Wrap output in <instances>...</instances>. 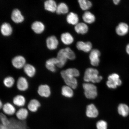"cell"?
Wrapping results in <instances>:
<instances>
[{
	"label": "cell",
	"mask_w": 129,
	"mask_h": 129,
	"mask_svg": "<svg viewBox=\"0 0 129 129\" xmlns=\"http://www.w3.org/2000/svg\"><path fill=\"white\" fill-rule=\"evenodd\" d=\"M99 72L96 69L88 68L85 71L84 80L87 82H91L93 83H98L102 79V77L98 75Z\"/></svg>",
	"instance_id": "cell-1"
},
{
	"label": "cell",
	"mask_w": 129,
	"mask_h": 129,
	"mask_svg": "<svg viewBox=\"0 0 129 129\" xmlns=\"http://www.w3.org/2000/svg\"><path fill=\"white\" fill-rule=\"evenodd\" d=\"M83 87L86 98L89 99H93L96 97L98 92L95 85L91 83H85L83 84Z\"/></svg>",
	"instance_id": "cell-2"
},
{
	"label": "cell",
	"mask_w": 129,
	"mask_h": 129,
	"mask_svg": "<svg viewBox=\"0 0 129 129\" xmlns=\"http://www.w3.org/2000/svg\"><path fill=\"white\" fill-rule=\"evenodd\" d=\"M108 79L106 84L110 88L115 89L122 84V81L117 74H113L109 76Z\"/></svg>",
	"instance_id": "cell-3"
},
{
	"label": "cell",
	"mask_w": 129,
	"mask_h": 129,
	"mask_svg": "<svg viewBox=\"0 0 129 129\" xmlns=\"http://www.w3.org/2000/svg\"><path fill=\"white\" fill-rule=\"evenodd\" d=\"M101 55V51L97 49H93L89 53V58L92 65L96 67L100 62V57Z\"/></svg>",
	"instance_id": "cell-4"
},
{
	"label": "cell",
	"mask_w": 129,
	"mask_h": 129,
	"mask_svg": "<svg viewBox=\"0 0 129 129\" xmlns=\"http://www.w3.org/2000/svg\"><path fill=\"white\" fill-rule=\"evenodd\" d=\"M76 48L79 51L86 53H90L93 49L92 43L90 41H79L76 45Z\"/></svg>",
	"instance_id": "cell-5"
},
{
	"label": "cell",
	"mask_w": 129,
	"mask_h": 129,
	"mask_svg": "<svg viewBox=\"0 0 129 129\" xmlns=\"http://www.w3.org/2000/svg\"><path fill=\"white\" fill-rule=\"evenodd\" d=\"M26 61L23 56L18 55L13 58L12 60V65L14 68L17 69L23 68L25 65Z\"/></svg>",
	"instance_id": "cell-6"
},
{
	"label": "cell",
	"mask_w": 129,
	"mask_h": 129,
	"mask_svg": "<svg viewBox=\"0 0 129 129\" xmlns=\"http://www.w3.org/2000/svg\"><path fill=\"white\" fill-rule=\"evenodd\" d=\"M10 124L7 126L9 129H27L26 123L25 121H19L14 118L10 119Z\"/></svg>",
	"instance_id": "cell-7"
},
{
	"label": "cell",
	"mask_w": 129,
	"mask_h": 129,
	"mask_svg": "<svg viewBox=\"0 0 129 129\" xmlns=\"http://www.w3.org/2000/svg\"><path fill=\"white\" fill-rule=\"evenodd\" d=\"M61 77L63 79L64 82L68 86L70 87L73 89L77 88V80L75 77L69 76L64 73L63 71L60 73Z\"/></svg>",
	"instance_id": "cell-8"
},
{
	"label": "cell",
	"mask_w": 129,
	"mask_h": 129,
	"mask_svg": "<svg viewBox=\"0 0 129 129\" xmlns=\"http://www.w3.org/2000/svg\"><path fill=\"white\" fill-rule=\"evenodd\" d=\"M38 93L42 97L48 98L50 96L51 94V89L47 84H41L38 87Z\"/></svg>",
	"instance_id": "cell-9"
},
{
	"label": "cell",
	"mask_w": 129,
	"mask_h": 129,
	"mask_svg": "<svg viewBox=\"0 0 129 129\" xmlns=\"http://www.w3.org/2000/svg\"><path fill=\"white\" fill-rule=\"evenodd\" d=\"M56 58L59 60V63L56 67L59 68H62L64 67L68 60L64 48L59 50L58 52Z\"/></svg>",
	"instance_id": "cell-10"
},
{
	"label": "cell",
	"mask_w": 129,
	"mask_h": 129,
	"mask_svg": "<svg viewBox=\"0 0 129 129\" xmlns=\"http://www.w3.org/2000/svg\"><path fill=\"white\" fill-rule=\"evenodd\" d=\"M11 18L16 23H22L24 20V17L21 11L18 9L13 10L11 14Z\"/></svg>",
	"instance_id": "cell-11"
},
{
	"label": "cell",
	"mask_w": 129,
	"mask_h": 129,
	"mask_svg": "<svg viewBox=\"0 0 129 129\" xmlns=\"http://www.w3.org/2000/svg\"><path fill=\"white\" fill-rule=\"evenodd\" d=\"M47 47L50 50H54L57 48L59 41L55 36L51 35L48 37L46 40Z\"/></svg>",
	"instance_id": "cell-12"
},
{
	"label": "cell",
	"mask_w": 129,
	"mask_h": 129,
	"mask_svg": "<svg viewBox=\"0 0 129 129\" xmlns=\"http://www.w3.org/2000/svg\"><path fill=\"white\" fill-rule=\"evenodd\" d=\"M29 83L28 80L23 77H19L17 83V87L19 91H25L28 89Z\"/></svg>",
	"instance_id": "cell-13"
},
{
	"label": "cell",
	"mask_w": 129,
	"mask_h": 129,
	"mask_svg": "<svg viewBox=\"0 0 129 129\" xmlns=\"http://www.w3.org/2000/svg\"><path fill=\"white\" fill-rule=\"evenodd\" d=\"M59 63V60L56 57H52L48 59L46 61L45 66L48 71L54 73L56 72V67Z\"/></svg>",
	"instance_id": "cell-14"
},
{
	"label": "cell",
	"mask_w": 129,
	"mask_h": 129,
	"mask_svg": "<svg viewBox=\"0 0 129 129\" xmlns=\"http://www.w3.org/2000/svg\"><path fill=\"white\" fill-rule=\"evenodd\" d=\"M74 30L75 32L78 34L85 35L88 33L89 27L87 24L84 22H79L75 26Z\"/></svg>",
	"instance_id": "cell-15"
},
{
	"label": "cell",
	"mask_w": 129,
	"mask_h": 129,
	"mask_svg": "<svg viewBox=\"0 0 129 129\" xmlns=\"http://www.w3.org/2000/svg\"><path fill=\"white\" fill-rule=\"evenodd\" d=\"M128 26L124 22H120L115 28V32L119 36H125L128 33Z\"/></svg>",
	"instance_id": "cell-16"
},
{
	"label": "cell",
	"mask_w": 129,
	"mask_h": 129,
	"mask_svg": "<svg viewBox=\"0 0 129 129\" xmlns=\"http://www.w3.org/2000/svg\"><path fill=\"white\" fill-rule=\"evenodd\" d=\"M66 19L68 23L75 26L79 22V18L78 14L73 12L68 14Z\"/></svg>",
	"instance_id": "cell-17"
},
{
	"label": "cell",
	"mask_w": 129,
	"mask_h": 129,
	"mask_svg": "<svg viewBox=\"0 0 129 129\" xmlns=\"http://www.w3.org/2000/svg\"><path fill=\"white\" fill-rule=\"evenodd\" d=\"M82 19L84 23L87 24H93L95 21V16L90 11H85L83 14Z\"/></svg>",
	"instance_id": "cell-18"
},
{
	"label": "cell",
	"mask_w": 129,
	"mask_h": 129,
	"mask_svg": "<svg viewBox=\"0 0 129 129\" xmlns=\"http://www.w3.org/2000/svg\"><path fill=\"white\" fill-rule=\"evenodd\" d=\"M60 39L62 43L66 45L72 44L75 40L73 36L69 32L62 33L61 35Z\"/></svg>",
	"instance_id": "cell-19"
},
{
	"label": "cell",
	"mask_w": 129,
	"mask_h": 129,
	"mask_svg": "<svg viewBox=\"0 0 129 129\" xmlns=\"http://www.w3.org/2000/svg\"><path fill=\"white\" fill-rule=\"evenodd\" d=\"M31 27L34 32L38 34L43 33L45 29L44 24L42 22L38 21L33 22L31 24Z\"/></svg>",
	"instance_id": "cell-20"
},
{
	"label": "cell",
	"mask_w": 129,
	"mask_h": 129,
	"mask_svg": "<svg viewBox=\"0 0 129 129\" xmlns=\"http://www.w3.org/2000/svg\"><path fill=\"white\" fill-rule=\"evenodd\" d=\"M1 31L3 36H9L12 33V28L10 24L7 22H4L1 25Z\"/></svg>",
	"instance_id": "cell-21"
},
{
	"label": "cell",
	"mask_w": 129,
	"mask_h": 129,
	"mask_svg": "<svg viewBox=\"0 0 129 129\" xmlns=\"http://www.w3.org/2000/svg\"><path fill=\"white\" fill-rule=\"evenodd\" d=\"M24 72L27 76L32 78L36 75V69L33 65L29 64H26L23 68Z\"/></svg>",
	"instance_id": "cell-22"
},
{
	"label": "cell",
	"mask_w": 129,
	"mask_h": 129,
	"mask_svg": "<svg viewBox=\"0 0 129 129\" xmlns=\"http://www.w3.org/2000/svg\"><path fill=\"white\" fill-rule=\"evenodd\" d=\"M2 109L4 114L9 115H12L16 113V109L14 106L9 103H6L4 104Z\"/></svg>",
	"instance_id": "cell-23"
},
{
	"label": "cell",
	"mask_w": 129,
	"mask_h": 129,
	"mask_svg": "<svg viewBox=\"0 0 129 129\" xmlns=\"http://www.w3.org/2000/svg\"><path fill=\"white\" fill-rule=\"evenodd\" d=\"M41 105L40 101L36 99L30 100L27 106L29 111L32 112H36L40 107Z\"/></svg>",
	"instance_id": "cell-24"
},
{
	"label": "cell",
	"mask_w": 129,
	"mask_h": 129,
	"mask_svg": "<svg viewBox=\"0 0 129 129\" xmlns=\"http://www.w3.org/2000/svg\"><path fill=\"white\" fill-rule=\"evenodd\" d=\"M44 5L46 10L52 13L56 12L57 5L54 0H47L45 2Z\"/></svg>",
	"instance_id": "cell-25"
},
{
	"label": "cell",
	"mask_w": 129,
	"mask_h": 129,
	"mask_svg": "<svg viewBox=\"0 0 129 129\" xmlns=\"http://www.w3.org/2000/svg\"><path fill=\"white\" fill-rule=\"evenodd\" d=\"M87 116L90 118H95L98 115V112L97 109L94 105L91 104L87 106L86 111Z\"/></svg>",
	"instance_id": "cell-26"
},
{
	"label": "cell",
	"mask_w": 129,
	"mask_h": 129,
	"mask_svg": "<svg viewBox=\"0 0 129 129\" xmlns=\"http://www.w3.org/2000/svg\"><path fill=\"white\" fill-rule=\"evenodd\" d=\"M26 102L25 98L22 95H17L13 98V104L18 107H21L25 105Z\"/></svg>",
	"instance_id": "cell-27"
},
{
	"label": "cell",
	"mask_w": 129,
	"mask_h": 129,
	"mask_svg": "<svg viewBox=\"0 0 129 129\" xmlns=\"http://www.w3.org/2000/svg\"><path fill=\"white\" fill-rule=\"evenodd\" d=\"M16 115L19 120L25 121L28 117V110L25 108H21L16 112Z\"/></svg>",
	"instance_id": "cell-28"
},
{
	"label": "cell",
	"mask_w": 129,
	"mask_h": 129,
	"mask_svg": "<svg viewBox=\"0 0 129 129\" xmlns=\"http://www.w3.org/2000/svg\"><path fill=\"white\" fill-rule=\"evenodd\" d=\"M69 9L66 3L62 2L57 5L56 12L58 14H64L68 13Z\"/></svg>",
	"instance_id": "cell-29"
},
{
	"label": "cell",
	"mask_w": 129,
	"mask_h": 129,
	"mask_svg": "<svg viewBox=\"0 0 129 129\" xmlns=\"http://www.w3.org/2000/svg\"><path fill=\"white\" fill-rule=\"evenodd\" d=\"M78 3L81 9L85 12L88 11L93 5L92 3L88 0H79Z\"/></svg>",
	"instance_id": "cell-30"
},
{
	"label": "cell",
	"mask_w": 129,
	"mask_h": 129,
	"mask_svg": "<svg viewBox=\"0 0 129 129\" xmlns=\"http://www.w3.org/2000/svg\"><path fill=\"white\" fill-rule=\"evenodd\" d=\"M118 111L119 114L122 117H126L129 114V108L126 104H121L118 107Z\"/></svg>",
	"instance_id": "cell-31"
},
{
	"label": "cell",
	"mask_w": 129,
	"mask_h": 129,
	"mask_svg": "<svg viewBox=\"0 0 129 129\" xmlns=\"http://www.w3.org/2000/svg\"><path fill=\"white\" fill-rule=\"evenodd\" d=\"M72 88L68 85H64L61 88V93L66 98H71L73 96V91Z\"/></svg>",
	"instance_id": "cell-32"
},
{
	"label": "cell",
	"mask_w": 129,
	"mask_h": 129,
	"mask_svg": "<svg viewBox=\"0 0 129 129\" xmlns=\"http://www.w3.org/2000/svg\"><path fill=\"white\" fill-rule=\"evenodd\" d=\"M15 80L12 76H8L4 79L3 83L5 86L8 88H11L14 86Z\"/></svg>",
	"instance_id": "cell-33"
},
{
	"label": "cell",
	"mask_w": 129,
	"mask_h": 129,
	"mask_svg": "<svg viewBox=\"0 0 129 129\" xmlns=\"http://www.w3.org/2000/svg\"><path fill=\"white\" fill-rule=\"evenodd\" d=\"M63 71L66 75L74 77H78L80 75L79 71L75 68H69Z\"/></svg>",
	"instance_id": "cell-34"
},
{
	"label": "cell",
	"mask_w": 129,
	"mask_h": 129,
	"mask_svg": "<svg viewBox=\"0 0 129 129\" xmlns=\"http://www.w3.org/2000/svg\"><path fill=\"white\" fill-rule=\"evenodd\" d=\"M66 56L68 59L70 60H73L76 58V55L74 51L69 47L64 48Z\"/></svg>",
	"instance_id": "cell-35"
},
{
	"label": "cell",
	"mask_w": 129,
	"mask_h": 129,
	"mask_svg": "<svg viewBox=\"0 0 129 129\" xmlns=\"http://www.w3.org/2000/svg\"><path fill=\"white\" fill-rule=\"evenodd\" d=\"M0 118L2 122V124L5 126H8L10 124V119L7 118V117L3 113H1L0 114Z\"/></svg>",
	"instance_id": "cell-36"
},
{
	"label": "cell",
	"mask_w": 129,
	"mask_h": 129,
	"mask_svg": "<svg viewBox=\"0 0 129 129\" xmlns=\"http://www.w3.org/2000/svg\"><path fill=\"white\" fill-rule=\"evenodd\" d=\"M96 127L97 129H107V123L104 120H100L97 122Z\"/></svg>",
	"instance_id": "cell-37"
},
{
	"label": "cell",
	"mask_w": 129,
	"mask_h": 129,
	"mask_svg": "<svg viewBox=\"0 0 129 129\" xmlns=\"http://www.w3.org/2000/svg\"><path fill=\"white\" fill-rule=\"evenodd\" d=\"M120 1V0H113V2L114 4L117 5L119 4Z\"/></svg>",
	"instance_id": "cell-38"
},
{
	"label": "cell",
	"mask_w": 129,
	"mask_h": 129,
	"mask_svg": "<svg viewBox=\"0 0 129 129\" xmlns=\"http://www.w3.org/2000/svg\"><path fill=\"white\" fill-rule=\"evenodd\" d=\"M0 129H9L8 127L7 126H5L4 125H2L1 124V126H0Z\"/></svg>",
	"instance_id": "cell-39"
},
{
	"label": "cell",
	"mask_w": 129,
	"mask_h": 129,
	"mask_svg": "<svg viewBox=\"0 0 129 129\" xmlns=\"http://www.w3.org/2000/svg\"><path fill=\"white\" fill-rule=\"evenodd\" d=\"M126 51L127 54L129 55V44L127 45L126 48Z\"/></svg>",
	"instance_id": "cell-40"
},
{
	"label": "cell",
	"mask_w": 129,
	"mask_h": 129,
	"mask_svg": "<svg viewBox=\"0 0 129 129\" xmlns=\"http://www.w3.org/2000/svg\"><path fill=\"white\" fill-rule=\"evenodd\" d=\"M3 105H4V104H3V103L2 101L1 100L0 101V107H1V109H2Z\"/></svg>",
	"instance_id": "cell-41"
}]
</instances>
